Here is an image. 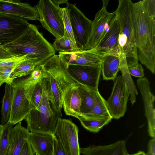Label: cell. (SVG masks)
<instances>
[{
    "mask_svg": "<svg viewBox=\"0 0 155 155\" xmlns=\"http://www.w3.org/2000/svg\"><path fill=\"white\" fill-rule=\"evenodd\" d=\"M137 58L153 74L155 73V15L141 0L133 3L131 13Z\"/></svg>",
    "mask_w": 155,
    "mask_h": 155,
    "instance_id": "obj_1",
    "label": "cell"
},
{
    "mask_svg": "<svg viewBox=\"0 0 155 155\" xmlns=\"http://www.w3.org/2000/svg\"><path fill=\"white\" fill-rule=\"evenodd\" d=\"M46 72L50 99L54 110L62 116L64 97L68 90L77 84L71 78L67 64L58 55L49 57L41 64Z\"/></svg>",
    "mask_w": 155,
    "mask_h": 155,
    "instance_id": "obj_2",
    "label": "cell"
},
{
    "mask_svg": "<svg viewBox=\"0 0 155 155\" xmlns=\"http://www.w3.org/2000/svg\"><path fill=\"white\" fill-rule=\"evenodd\" d=\"M13 55H31L47 59L55 54V51L39 32L35 25L30 24L17 39L4 46Z\"/></svg>",
    "mask_w": 155,
    "mask_h": 155,
    "instance_id": "obj_3",
    "label": "cell"
},
{
    "mask_svg": "<svg viewBox=\"0 0 155 155\" xmlns=\"http://www.w3.org/2000/svg\"><path fill=\"white\" fill-rule=\"evenodd\" d=\"M115 11L119 25L118 43L125 55L128 67L139 64L132 19L133 2L131 0H119Z\"/></svg>",
    "mask_w": 155,
    "mask_h": 155,
    "instance_id": "obj_4",
    "label": "cell"
},
{
    "mask_svg": "<svg viewBox=\"0 0 155 155\" xmlns=\"http://www.w3.org/2000/svg\"><path fill=\"white\" fill-rule=\"evenodd\" d=\"M43 79L28 77L15 79L11 85L12 97L10 116L8 123L13 125L25 120L32 109L31 100L35 86Z\"/></svg>",
    "mask_w": 155,
    "mask_h": 155,
    "instance_id": "obj_5",
    "label": "cell"
},
{
    "mask_svg": "<svg viewBox=\"0 0 155 155\" xmlns=\"http://www.w3.org/2000/svg\"><path fill=\"white\" fill-rule=\"evenodd\" d=\"M61 116L53 109L47 86L43 85L37 107L31 110L25 119L30 132L54 134L58 118Z\"/></svg>",
    "mask_w": 155,
    "mask_h": 155,
    "instance_id": "obj_6",
    "label": "cell"
},
{
    "mask_svg": "<svg viewBox=\"0 0 155 155\" xmlns=\"http://www.w3.org/2000/svg\"><path fill=\"white\" fill-rule=\"evenodd\" d=\"M59 5L56 0H40L35 5L42 26L56 38L62 37L64 33Z\"/></svg>",
    "mask_w": 155,
    "mask_h": 155,
    "instance_id": "obj_7",
    "label": "cell"
},
{
    "mask_svg": "<svg viewBox=\"0 0 155 155\" xmlns=\"http://www.w3.org/2000/svg\"><path fill=\"white\" fill-rule=\"evenodd\" d=\"M78 127L71 120L59 117L54 135L60 141L67 155H80Z\"/></svg>",
    "mask_w": 155,
    "mask_h": 155,
    "instance_id": "obj_8",
    "label": "cell"
},
{
    "mask_svg": "<svg viewBox=\"0 0 155 155\" xmlns=\"http://www.w3.org/2000/svg\"><path fill=\"white\" fill-rule=\"evenodd\" d=\"M109 1L102 0V8L96 13L92 21L90 34L84 50L96 48L108 31L115 15V12L110 13L107 11Z\"/></svg>",
    "mask_w": 155,
    "mask_h": 155,
    "instance_id": "obj_9",
    "label": "cell"
},
{
    "mask_svg": "<svg viewBox=\"0 0 155 155\" xmlns=\"http://www.w3.org/2000/svg\"><path fill=\"white\" fill-rule=\"evenodd\" d=\"M68 9L74 37L79 50H83L89 38L92 21L74 5L66 4Z\"/></svg>",
    "mask_w": 155,
    "mask_h": 155,
    "instance_id": "obj_10",
    "label": "cell"
},
{
    "mask_svg": "<svg viewBox=\"0 0 155 155\" xmlns=\"http://www.w3.org/2000/svg\"><path fill=\"white\" fill-rule=\"evenodd\" d=\"M130 94L122 76H117L114 81L111 94L106 101L108 109L113 118L118 119L124 116Z\"/></svg>",
    "mask_w": 155,
    "mask_h": 155,
    "instance_id": "obj_11",
    "label": "cell"
},
{
    "mask_svg": "<svg viewBox=\"0 0 155 155\" xmlns=\"http://www.w3.org/2000/svg\"><path fill=\"white\" fill-rule=\"evenodd\" d=\"M30 24L23 18L0 13V46L4 47L15 41Z\"/></svg>",
    "mask_w": 155,
    "mask_h": 155,
    "instance_id": "obj_12",
    "label": "cell"
},
{
    "mask_svg": "<svg viewBox=\"0 0 155 155\" xmlns=\"http://www.w3.org/2000/svg\"><path fill=\"white\" fill-rule=\"evenodd\" d=\"M67 70L71 78L77 84L98 91L102 64L98 66L69 65Z\"/></svg>",
    "mask_w": 155,
    "mask_h": 155,
    "instance_id": "obj_13",
    "label": "cell"
},
{
    "mask_svg": "<svg viewBox=\"0 0 155 155\" xmlns=\"http://www.w3.org/2000/svg\"><path fill=\"white\" fill-rule=\"evenodd\" d=\"M58 56L67 66L76 65L94 67L101 65L105 56L97 52L95 48L75 52H59Z\"/></svg>",
    "mask_w": 155,
    "mask_h": 155,
    "instance_id": "obj_14",
    "label": "cell"
},
{
    "mask_svg": "<svg viewBox=\"0 0 155 155\" xmlns=\"http://www.w3.org/2000/svg\"><path fill=\"white\" fill-rule=\"evenodd\" d=\"M137 82L143 100L145 115L148 122V134L153 138L155 137V96L151 91L150 82L147 78H140L137 79Z\"/></svg>",
    "mask_w": 155,
    "mask_h": 155,
    "instance_id": "obj_15",
    "label": "cell"
},
{
    "mask_svg": "<svg viewBox=\"0 0 155 155\" xmlns=\"http://www.w3.org/2000/svg\"><path fill=\"white\" fill-rule=\"evenodd\" d=\"M0 13L8 14L23 18L27 20H39L35 6L18 0H0Z\"/></svg>",
    "mask_w": 155,
    "mask_h": 155,
    "instance_id": "obj_16",
    "label": "cell"
},
{
    "mask_svg": "<svg viewBox=\"0 0 155 155\" xmlns=\"http://www.w3.org/2000/svg\"><path fill=\"white\" fill-rule=\"evenodd\" d=\"M119 31V22L115 14L108 31L95 48L96 51L104 55L122 53L118 43Z\"/></svg>",
    "mask_w": 155,
    "mask_h": 155,
    "instance_id": "obj_17",
    "label": "cell"
},
{
    "mask_svg": "<svg viewBox=\"0 0 155 155\" xmlns=\"http://www.w3.org/2000/svg\"><path fill=\"white\" fill-rule=\"evenodd\" d=\"M54 134L29 132L28 139L37 155H53Z\"/></svg>",
    "mask_w": 155,
    "mask_h": 155,
    "instance_id": "obj_18",
    "label": "cell"
},
{
    "mask_svg": "<svg viewBox=\"0 0 155 155\" xmlns=\"http://www.w3.org/2000/svg\"><path fill=\"white\" fill-rule=\"evenodd\" d=\"M80 153L83 155H128L126 142L120 140L107 145H91L80 148Z\"/></svg>",
    "mask_w": 155,
    "mask_h": 155,
    "instance_id": "obj_19",
    "label": "cell"
},
{
    "mask_svg": "<svg viewBox=\"0 0 155 155\" xmlns=\"http://www.w3.org/2000/svg\"><path fill=\"white\" fill-rule=\"evenodd\" d=\"M29 132L27 128L21 126V122L11 128L7 155H19L24 145L28 140Z\"/></svg>",
    "mask_w": 155,
    "mask_h": 155,
    "instance_id": "obj_20",
    "label": "cell"
},
{
    "mask_svg": "<svg viewBox=\"0 0 155 155\" xmlns=\"http://www.w3.org/2000/svg\"><path fill=\"white\" fill-rule=\"evenodd\" d=\"M81 103V95L77 85L71 87L66 93L63 100L62 107L66 114L77 118L80 117Z\"/></svg>",
    "mask_w": 155,
    "mask_h": 155,
    "instance_id": "obj_21",
    "label": "cell"
},
{
    "mask_svg": "<svg viewBox=\"0 0 155 155\" xmlns=\"http://www.w3.org/2000/svg\"><path fill=\"white\" fill-rule=\"evenodd\" d=\"M121 53L108 54L104 56L101 71L104 80L114 81L115 79L118 72L120 71Z\"/></svg>",
    "mask_w": 155,
    "mask_h": 155,
    "instance_id": "obj_22",
    "label": "cell"
},
{
    "mask_svg": "<svg viewBox=\"0 0 155 155\" xmlns=\"http://www.w3.org/2000/svg\"><path fill=\"white\" fill-rule=\"evenodd\" d=\"M77 85L81 98L80 108L81 115L89 112L101 95L98 91H95L81 84H77Z\"/></svg>",
    "mask_w": 155,
    "mask_h": 155,
    "instance_id": "obj_23",
    "label": "cell"
},
{
    "mask_svg": "<svg viewBox=\"0 0 155 155\" xmlns=\"http://www.w3.org/2000/svg\"><path fill=\"white\" fill-rule=\"evenodd\" d=\"M46 60L31 58L24 60L14 68L10 75V78L14 80L30 75L36 66L42 64Z\"/></svg>",
    "mask_w": 155,
    "mask_h": 155,
    "instance_id": "obj_24",
    "label": "cell"
},
{
    "mask_svg": "<svg viewBox=\"0 0 155 155\" xmlns=\"http://www.w3.org/2000/svg\"><path fill=\"white\" fill-rule=\"evenodd\" d=\"M120 67L122 78L130 93V100L132 105H133L136 102V95L138 94V92L129 72L125 56L122 53L120 54Z\"/></svg>",
    "mask_w": 155,
    "mask_h": 155,
    "instance_id": "obj_25",
    "label": "cell"
},
{
    "mask_svg": "<svg viewBox=\"0 0 155 155\" xmlns=\"http://www.w3.org/2000/svg\"><path fill=\"white\" fill-rule=\"evenodd\" d=\"M79 117L85 119L90 120L103 119L112 117L108 109L106 101L101 96L89 112L82 114Z\"/></svg>",
    "mask_w": 155,
    "mask_h": 155,
    "instance_id": "obj_26",
    "label": "cell"
},
{
    "mask_svg": "<svg viewBox=\"0 0 155 155\" xmlns=\"http://www.w3.org/2000/svg\"><path fill=\"white\" fill-rule=\"evenodd\" d=\"M13 89L11 85L6 84L4 95L2 101L1 125H5L8 122L12 105Z\"/></svg>",
    "mask_w": 155,
    "mask_h": 155,
    "instance_id": "obj_27",
    "label": "cell"
},
{
    "mask_svg": "<svg viewBox=\"0 0 155 155\" xmlns=\"http://www.w3.org/2000/svg\"><path fill=\"white\" fill-rule=\"evenodd\" d=\"M80 121L82 126L90 132L97 133L106 125L110 122L112 117L97 119L87 120L81 117L77 118Z\"/></svg>",
    "mask_w": 155,
    "mask_h": 155,
    "instance_id": "obj_28",
    "label": "cell"
},
{
    "mask_svg": "<svg viewBox=\"0 0 155 155\" xmlns=\"http://www.w3.org/2000/svg\"><path fill=\"white\" fill-rule=\"evenodd\" d=\"M52 45L55 51L59 52L69 53L79 50L65 34L62 37L56 38Z\"/></svg>",
    "mask_w": 155,
    "mask_h": 155,
    "instance_id": "obj_29",
    "label": "cell"
},
{
    "mask_svg": "<svg viewBox=\"0 0 155 155\" xmlns=\"http://www.w3.org/2000/svg\"><path fill=\"white\" fill-rule=\"evenodd\" d=\"M2 125L0 133V155H7L9 132L13 125L8 123Z\"/></svg>",
    "mask_w": 155,
    "mask_h": 155,
    "instance_id": "obj_30",
    "label": "cell"
},
{
    "mask_svg": "<svg viewBox=\"0 0 155 155\" xmlns=\"http://www.w3.org/2000/svg\"><path fill=\"white\" fill-rule=\"evenodd\" d=\"M61 15L62 19L64 29V34L67 35L74 46L78 48L74 37L71 25L68 9L66 7L62 8ZM79 49V48H78Z\"/></svg>",
    "mask_w": 155,
    "mask_h": 155,
    "instance_id": "obj_31",
    "label": "cell"
},
{
    "mask_svg": "<svg viewBox=\"0 0 155 155\" xmlns=\"http://www.w3.org/2000/svg\"><path fill=\"white\" fill-rule=\"evenodd\" d=\"M28 58L46 60L44 58H36L29 54L18 55L8 58L0 59V67L15 68L19 63Z\"/></svg>",
    "mask_w": 155,
    "mask_h": 155,
    "instance_id": "obj_32",
    "label": "cell"
},
{
    "mask_svg": "<svg viewBox=\"0 0 155 155\" xmlns=\"http://www.w3.org/2000/svg\"><path fill=\"white\" fill-rule=\"evenodd\" d=\"M43 82L44 78L36 84L34 88L31 100L32 109H36L39 104L42 94Z\"/></svg>",
    "mask_w": 155,
    "mask_h": 155,
    "instance_id": "obj_33",
    "label": "cell"
},
{
    "mask_svg": "<svg viewBox=\"0 0 155 155\" xmlns=\"http://www.w3.org/2000/svg\"><path fill=\"white\" fill-rule=\"evenodd\" d=\"M14 68L0 67V87L5 83L11 85L14 80L10 78V75Z\"/></svg>",
    "mask_w": 155,
    "mask_h": 155,
    "instance_id": "obj_34",
    "label": "cell"
},
{
    "mask_svg": "<svg viewBox=\"0 0 155 155\" xmlns=\"http://www.w3.org/2000/svg\"><path fill=\"white\" fill-rule=\"evenodd\" d=\"M128 69L130 74L132 76L140 78L144 76V70L140 64L128 67Z\"/></svg>",
    "mask_w": 155,
    "mask_h": 155,
    "instance_id": "obj_35",
    "label": "cell"
},
{
    "mask_svg": "<svg viewBox=\"0 0 155 155\" xmlns=\"http://www.w3.org/2000/svg\"><path fill=\"white\" fill-rule=\"evenodd\" d=\"M53 155H67L60 142L54 135Z\"/></svg>",
    "mask_w": 155,
    "mask_h": 155,
    "instance_id": "obj_36",
    "label": "cell"
},
{
    "mask_svg": "<svg viewBox=\"0 0 155 155\" xmlns=\"http://www.w3.org/2000/svg\"><path fill=\"white\" fill-rule=\"evenodd\" d=\"M35 154L29 141L25 142L19 155H34Z\"/></svg>",
    "mask_w": 155,
    "mask_h": 155,
    "instance_id": "obj_37",
    "label": "cell"
},
{
    "mask_svg": "<svg viewBox=\"0 0 155 155\" xmlns=\"http://www.w3.org/2000/svg\"><path fill=\"white\" fill-rule=\"evenodd\" d=\"M147 151L146 155H155V137L152 138L149 141Z\"/></svg>",
    "mask_w": 155,
    "mask_h": 155,
    "instance_id": "obj_38",
    "label": "cell"
},
{
    "mask_svg": "<svg viewBox=\"0 0 155 155\" xmlns=\"http://www.w3.org/2000/svg\"><path fill=\"white\" fill-rule=\"evenodd\" d=\"M13 56L5 47L0 46V59H4L11 58Z\"/></svg>",
    "mask_w": 155,
    "mask_h": 155,
    "instance_id": "obj_39",
    "label": "cell"
},
{
    "mask_svg": "<svg viewBox=\"0 0 155 155\" xmlns=\"http://www.w3.org/2000/svg\"><path fill=\"white\" fill-rule=\"evenodd\" d=\"M128 155H146L145 153L143 151H139L137 153L132 154H128Z\"/></svg>",
    "mask_w": 155,
    "mask_h": 155,
    "instance_id": "obj_40",
    "label": "cell"
},
{
    "mask_svg": "<svg viewBox=\"0 0 155 155\" xmlns=\"http://www.w3.org/2000/svg\"><path fill=\"white\" fill-rule=\"evenodd\" d=\"M2 125L1 124H0V133L1 131V129H2Z\"/></svg>",
    "mask_w": 155,
    "mask_h": 155,
    "instance_id": "obj_41",
    "label": "cell"
}]
</instances>
